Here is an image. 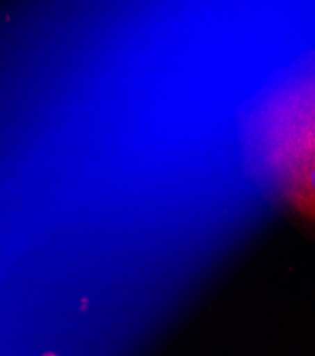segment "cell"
Returning a JSON list of instances; mask_svg holds the SVG:
<instances>
[{"label": "cell", "mask_w": 315, "mask_h": 356, "mask_svg": "<svg viewBox=\"0 0 315 356\" xmlns=\"http://www.w3.org/2000/svg\"><path fill=\"white\" fill-rule=\"evenodd\" d=\"M277 197L315 222V156H302L255 169Z\"/></svg>", "instance_id": "obj_2"}, {"label": "cell", "mask_w": 315, "mask_h": 356, "mask_svg": "<svg viewBox=\"0 0 315 356\" xmlns=\"http://www.w3.org/2000/svg\"><path fill=\"white\" fill-rule=\"evenodd\" d=\"M253 169L315 156V60L264 94L243 125Z\"/></svg>", "instance_id": "obj_1"}]
</instances>
